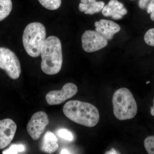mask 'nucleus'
I'll use <instances>...</instances> for the list:
<instances>
[{
  "mask_svg": "<svg viewBox=\"0 0 154 154\" xmlns=\"http://www.w3.org/2000/svg\"><path fill=\"white\" fill-rule=\"evenodd\" d=\"M96 0H81V3H83L85 5H88L91 3L96 2Z\"/></svg>",
  "mask_w": 154,
  "mask_h": 154,
  "instance_id": "nucleus-22",
  "label": "nucleus"
},
{
  "mask_svg": "<svg viewBox=\"0 0 154 154\" xmlns=\"http://www.w3.org/2000/svg\"><path fill=\"white\" fill-rule=\"evenodd\" d=\"M113 114L119 120L134 118L137 112L136 102L131 92L122 88L115 91L112 98Z\"/></svg>",
  "mask_w": 154,
  "mask_h": 154,
  "instance_id": "nucleus-3",
  "label": "nucleus"
},
{
  "mask_svg": "<svg viewBox=\"0 0 154 154\" xmlns=\"http://www.w3.org/2000/svg\"><path fill=\"white\" fill-rule=\"evenodd\" d=\"M107 40L96 31L86 30L82 36V46L86 52H95L106 47Z\"/></svg>",
  "mask_w": 154,
  "mask_h": 154,
  "instance_id": "nucleus-6",
  "label": "nucleus"
},
{
  "mask_svg": "<svg viewBox=\"0 0 154 154\" xmlns=\"http://www.w3.org/2000/svg\"><path fill=\"white\" fill-rule=\"evenodd\" d=\"M78 87L74 84L66 83L60 91H50L45 96L46 102L51 105H60L77 94Z\"/></svg>",
  "mask_w": 154,
  "mask_h": 154,
  "instance_id": "nucleus-8",
  "label": "nucleus"
},
{
  "mask_svg": "<svg viewBox=\"0 0 154 154\" xmlns=\"http://www.w3.org/2000/svg\"><path fill=\"white\" fill-rule=\"evenodd\" d=\"M0 69L11 79H17L21 73V65L14 52L5 47H0Z\"/></svg>",
  "mask_w": 154,
  "mask_h": 154,
  "instance_id": "nucleus-5",
  "label": "nucleus"
},
{
  "mask_svg": "<svg viewBox=\"0 0 154 154\" xmlns=\"http://www.w3.org/2000/svg\"><path fill=\"white\" fill-rule=\"evenodd\" d=\"M42 70L48 75L59 72L63 63L61 43L59 38L54 36L45 39L41 50Z\"/></svg>",
  "mask_w": 154,
  "mask_h": 154,
  "instance_id": "nucleus-2",
  "label": "nucleus"
},
{
  "mask_svg": "<svg viewBox=\"0 0 154 154\" xmlns=\"http://www.w3.org/2000/svg\"><path fill=\"white\" fill-rule=\"evenodd\" d=\"M127 10L123 4L117 0H110L108 4L102 9V14L105 17H111L115 20H119L127 14Z\"/></svg>",
  "mask_w": 154,
  "mask_h": 154,
  "instance_id": "nucleus-11",
  "label": "nucleus"
},
{
  "mask_svg": "<svg viewBox=\"0 0 154 154\" xmlns=\"http://www.w3.org/2000/svg\"><path fill=\"white\" fill-rule=\"evenodd\" d=\"M149 0H140L139 3V6L141 9H145L147 7Z\"/></svg>",
  "mask_w": 154,
  "mask_h": 154,
  "instance_id": "nucleus-20",
  "label": "nucleus"
},
{
  "mask_svg": "<svg viewBox=\"0 0 154 154\" xmlns=\"http://www.w3.org/2000/svg\"><path fill=\"white\" fill-rule=\"evenodd\" d=\"M60 154H70V152L68 150L66 149H63L61 151Z\"/></svg>",
  "mask_w": 154,
  "mask_h": 154,
  "instance_id": "nucleus-23",
  "label": "nucleus"
},
{
  "mask_svg": "<svg viewBox=\"0 0 154 154\" xmlns=\"http://www.w3.org/2000/svg\"><path fill=\"white\" fill-rule=\"evenodd\" d=\"M46 36V29L42 23L32 22L26 26L23 32L22 41L28 55L33 57L40 56Z\"/></svg>",
  "mask_w": 154,
  "mask_h": 154,
  "instance_id": "nucleus-4",
  "label": "nucleus"
},
{
  "mask_svg": "<svg viewBox=\"0 0 154 154\" xmlns=\"http://www.w3.org/2000/svg\"><path fill=\"white\" fill-rule=\"evenodd\" d=\"M59 148L58 139L53 133L48 131L43 137L41 149L48 154L55 152Z\"/></svg>",
  "mask_w": 154,
  "mask_h": 154,
  "instance_id": "nucleus-12",
  "label": "nucleus"
},
{
  "mask_svg": "<svg viewBox=\"0 0 154 154\" xmlns=\"http://www.w3.org/2000/svg\"><path fill=\"white\" fill-rule=\"evenodd\" d=\"M59 136L67 140L72 141L73 140L74 136L72 133L66 129H61L58 131Z\"/></svg>",
  "mask_w": 154,
  "mask_h": 154,
  "instance_id": "nucleus-18",
  "label": "nucleus"
},
{
  "mask_svg": "<svg viewBox=\"0 0 154 154\" xmlns=\"http://www.w3.org/2000/svg\"><path fill=\"white\" fill-rule=\"evenodd\" d=\"M105 3L103 2H94L85 5L80 3L79 5V10L81 12H85L86 14L93 15L96 13H99L104 8Z\"/></svg>",
  "mask_w": 154,
  "mask_h": 154,
  "instance_id": "nucleus-13",
  "label": "nucleus"
},
{
  "mask_svg": "<svg viewBox=\"0 0 154 154\" xmlns=\"http://www.w3.org/2000/svg\"><path fill=\"white\" fill-rule=\"evenodd\" d=\"M38 2L45 8L54 11L57 10L61 5L62 0H38Z\"/></svg>",
  "mask_w": 154,
  "mask_h": 154,
  "instance_id": "nucleus-15",
  "label": "nucleus"
},
{
  "mask_svg": "<svg viewBox=\"0 0 154 154\" xmlns=\"http://www.w3.org/2000/svg\"><path fill=\"white\" fill-rule=\"evenodd\" d=\"M144 41L147 44L154 46V28L148 30L144 36Z\"/></svg>",
  "mask_w": 154,
  "mask_h": 154,
  "instance_id": "nucleus-19",
  "label": "nucleus"
},
{
  "mask_svg": "<svg viewBox=\"0 0 154 154\" xmlns=\"http://www.w3.org/2000/svg\"><path fill=\"white\" fill-rule=\"evenodd\" d=\"M17 125L11 119L0 120V149L10 144L15 136Z\"/></svg>",
  "mask_w": 154,
  "mask_h": 154,
  "instance_id": "nucleus-9",
  "label": "nucleus"
},
{
  "mask_svg": "<svg viewBox=\"0 0 154 154\" xmlns=\"http://www.w3.org/2000/svg\"><path fill=\"white\" fill-rule=\"evenodd\" d=\"M144 145L148 153L154 154V136H150L146 138Z\"/></svg>",
  "mask_w": 154,
  "mask_h": 154,
  "instance_id": "nucleus-17",
  "label": "nucleus"
},
{
  "mask_svg": "<svg viewBox=\"0 0 154 154\" xmlns=\"http://www.w3.org/2000/svg\"><path fill=\"white\" fill-rule=\"evenodd\" d=\"M49 124L48 116L44 111L36 112L32 116L27 126V130L33 140L38 139Z\"/></svg>",
  "mask_w": 154,
  "mask_h": 154,
  "instance_id": "nucleus-7",
  "label": "nucleus"
},
{
  "mask_svg": "<svg viewBox=\"0 0 154 154\" xmlns=\"http://www.w3.org/2000/svg\"><path fill=\"white\" fill-rule=\"evenodd\" d=\"M132 1H133V0H132Z\"/></svg>",
  "mask_w": 154,
  "mask_h": 154,
  "instance_id": "nucleus-29",
  "label": "nucleus"
},
{
  "mask_svg": "<svg viewBox=\"0 0 154 154\" xmlns=\"http://www.w3.org/2000/svg\"><path fill=\"white\" fill-rule=\"evenodd\" d=\"M25 147L22 144H13L9 148L5 150L3 152L4 154H18L19 152H22L25 151Z\"/></svg>",
  "mask_w": 154,
  "mask_h": 154,
  "instance_id": "nucleus-16",
  "label": "nucleus"
},
{
  "mask_svg": "<svg viewBox=\"0 0 154 154\" xmlns=\"http://www.w3.org/2000/svg\"><path fill=\"white\" fill-rule=\"evenodd\" d=\"M150 83V82H149H149H146V84L147 85V84H149V83Z\"/></svg>",
  "mask_w": 154,
  "mask_h": 154,
  "instance_id": "nucleus-27",
  "label": "nucleus"
},
{
  "mask_svg": "<svg viewBox=\"0 0 154 154\" xmlns=\"http://www.w3.org/2000/svg\"><path fill=\"white\" fill-rule=\"evenodd\" d=\"M13 8L11 0H0V22L10 15Z\"/></svg>",
  "mask_w": 154,
  "mask_h": 154,
  "instance_id": "nucleus-14",
  "label": "nucleus"
},
{
  "mask_svg": "<svg viewBox=\"0 0 154 154\" xmlns=\"http://www.w3.org/2000/svg\"><path fill=\"white\" fill-rule=\"evenodd\" d=\"M150 18L152 20L154 21V11L152 14H151Z\"/></svg>",
  "mask_w": 154,
  "mask_h": 154,
  "instance_id": "nucleus-26",
  "label": "nucleus"
},
{
  "mask_svg": "<svg viewBox=\"0 0 154 154\" xmlns=\"http://www.w3.org/2000/svg\"><path fill=\"white\" fill-rule=\"evenodd\" d=\"M107 153V154H116V153H116V152L115 150H114V149H111V151H110L107 152V153Z\"/></svg>",
  "mask_w": 154,
  "mask_h": 154,
  "instance_id": "nucleus-25",
  "label": "nucleus"
},
{
  "mask_svg": "<svg viewBox=\"0 0 154 154\" xmlns=\"http://www.w3.org/2000/svg\"><path fill=\"white\" fill-rule=\"evenodd\" d=\"M63 110L66 116L71 121L88 127L96 126L100 118L97 107L90 103L79 100L67 102Z\"/></svg>",
  "mask_w": 154,
  "mask_h": 154,
  "instance_id": "nucleus-1",
  "label": "nucleus"
},
{
  "mask_svg": "<svg viewBox=\"0 0 154 154\" xmlns=\"http://www.w3.org/2000/svg\"><path fill=\"white\" fill-rule=\"evenodd\" d=\"M150 109L151 114V115L152 116H154V99L153 100V105L152 107H151Z\"/></svg>",
  "mask_w": 154,
  "mask_h": 154,
  "instance_id": "nucleus-24",
  "label": "nucleus"
},
{
  "mask_svg": "<svg viewBox=\"0 0 154 154\" xmlns=\"http://www.w3.org/2000/svg\"><path fill=\"white\" fill-rule=\"evenodd\" d=\"M154 11V2H151L150 3L148 6L147 13L148 14H152Z\"/></svg>",
  "mask_w": 154,
  "mask_h": 154,
  "instance_id": "nucleus-21",
  "label": "nucleus"
},
{
  "mask_svg": "<svg viewBox=\"0 0 154 154\" xmlns=\"http://www.w3.org/2000/svg\"><path fill=\"white\" fill-rule=\"evenodd\" d=\"M149 1H150L151 2H154V0H149Z\"/></svg>",
  "mask_w": 154,
  "mask_h": 154,
  "instance_id": "nucleus-28",
  "label": "nucleus"
},
{
  "mask_svg": "<svg viewBox=\"0 0 154 154\" xmlns=\"http://www.w3.org/2000/svg\"><path fill=\"white\" fill-rule=\"evenodd\" d=\"M96 31L107 40L113 38V35L120 30V27L117 23L110 20L101 19L95 23Z\"/></svg>",
  "mask_w": 154,
  "mask_h": 154,
  "instance_id": "nucleus-10",
  "label": "nucleus"
}]
</instances>
